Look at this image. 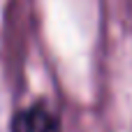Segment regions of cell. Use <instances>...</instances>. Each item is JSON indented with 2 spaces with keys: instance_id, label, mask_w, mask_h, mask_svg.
<instances>
[{
  "instance_id": "obj_1",
  "label": "cell",
  "mask_w": 132,
  "mask_h": 132,
  "mask_svg": "<svg viewBox=\"0 0 132 132\" xmlns=\"http://www.w3.org/2000/svg\"><path fill=\"white\" fill-rule=\"evenodd\" d=\"M12 132H60V121L46 104L37 102L14 116Z\"/></svg>"
}]
</instances>
